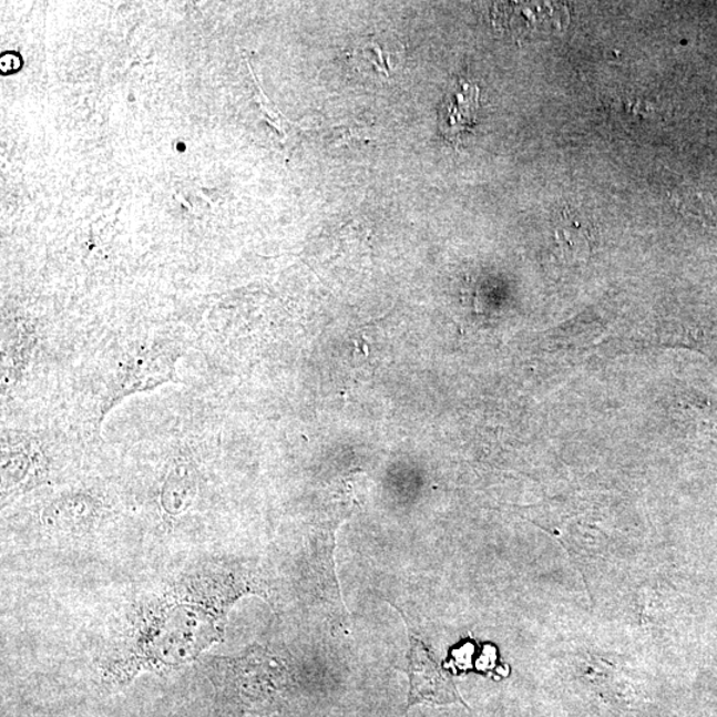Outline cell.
I'll return each instance as SVG.
<instances>
[{
  "label": "cell",
  "instance_id": "cell-1",
  "mask_svg": "<svg viewBox=\"0 0 717 717\" xmlns=\"http://www.w3.org/2000/svg\"><path fill=\"white\" fill-rule=\"evenodd\" d=\"M410 645L408 708L417 705L445 706L461 701L451 676L438 665L424 642L419 639L412 629H410Z\"/></svg>",
  "mask_w": 717,
  "mask_h": 717
},
{
  "label": "cell",
  "instance_id": "cell-2",
  "mask_svg": "<svg viewBox=\"0 0 717 717\" xmlns=\"http://www.w3.org/2000/svg\"><path fill=\"white\" fill-rule=\"evenodd\" d=\"M479 105V90L464 79L449 84L440 105L439 123L442 136L459 142L462 132L474 123Z\"/></svg>",
  "mask_w": 717,
  "mask_h": 717
},
{
  "label": "cell",
  "instance_id": "cell-3",
  "mask_svg": "<svg viewBox=\"0 0 717 717\" xmlns=\"http://www.w3.org/2000/svg\"><path fill=\"white\" fill-rule=\"evenodd\" d=\"M673 203L683 216L709 221V223L716 218L717 207L711 194L696 190V187H685V190L676 192Z\"/></svg>",
  "mask_w": 717,
  "mask_h": 717
},
{
  "label": "cell",
  "instance_id": "cell-4",
  "mask_svg": "<svg viewBox=\"0 0 717 717\" xmlns=\"http://www.w3.org/2000/svg\"><path fill=\"white\" fill-rule=\"evenodd\" d=\"M388 44L380 42L377 39H368L355 50V57L361 55V60H368L370 64L377 65L380 72L386 73L387 76L391 75L392 64L387 62L383 55L385 49Z\"/></svg>",
  "mask_w": 717,
  "mask_h": 717
}]
</instances>
